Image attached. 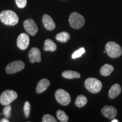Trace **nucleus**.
<instances>
[{"instance_id":"obj_1","label":"nucleus","mask_w":122,"mask_h":122,"mask_svg":"<svg viewBox=\"0 0 122 122\" xmlns=\"http://www.w3.org/2000/svg\"><path fill=\"white\" fill-rule=\"evenodd\" d=\"M0 19L4 24L11 26L16 25L19 22L18 15L10 10H3L0 14Z\"/></svg>"},{"instance_id":"obj_2","label":"nucleus","mask_w":122,"mask_h":122,"mask_svg":"<svg viewBox=\"0 0 122 122\" xmlns=\"http://www.w3.org/2000/svg\"><path fill=\"white\" fill-rule=\"evenodd\" d=\"M105 50L108 56L112 58L119 57L122 54V49L121 46L114 41L107 42L105 45Z\"/></svg>"},{"instance_id":"obj_3","label":"nucleus","mask_w":122,"mask_h":122,"mask_svg":"<svg viewBox=\"0 0 122 122\" xmlns=\"http://www.w3.org/2000/svg\"><path fill=\"white\" fill-rule=\"evenodd\" d=\"M84 84L86 89L92 93H97L102 88L101 81L94 77H89L86 79L85 81Z\"/></svg>"},{"instance_id":"obj_4","label":"nucleus","mask_w":122,"mask_h":122,"mask_svg":"<svg viewBox=\"0 0 122 122\" xmlns=\"http://www.w3.org/2000/svg\"><path fill=\"white\" fill-rule=\"evenodd\" d=\"M85 18L82 15L74 12L70 14L69 16V23L72 28L78 30L83 27L85 24Z\"/></svg>"},{"instance_id":"obj_5","label":"nucleus","mask_w":122,"mask_h":122,"mask_svg":"<svg viewBox=\"0 0 122 122\" xmlns=\"http://www.w3.org/2000/svg\"><path fill=\"white\" fill-rule=\"evenodd\" d=\"M18 98V94L13 90H6L2 93L0 96V103L1 105H6L10 104L12 102Z\"/></svg>"},{"instance_id":"obj_6","label":"nucleus","mask_w":122,"mask_h":122,"mask_svg":"<svg viewBox=\"0 0 122 122\" xmlns=\"http://www.w3.org/2000/svg\"><path fill=\"white\" fill-rule=\"evenodd\" d=\"M55 97L59 104L67 106L71 102V96L67 91L62 89H59L56 92Z\"/></svg>"},{"instance_id":"obj_7","label":"nucleus","mask_w":122,"mask_h":122,"mask_svg":"<svg viewBox=\"0 0 122 122\" xmlns=\"http://www.w3.org/2000/svg\"><path fill=\"white\" fill-rule=\"evenodd\" d=\"M25 64L22 61H15L10 62L5 68V71L9 74H13L20 72L24 69Z\"/></svg>"},{"instance_id":"obj_8","label":"nucleus","mask_w":122,"mask_h":122,"mask_svg":"<svg viewBox=\"0 0 122 122\" xmlns=\"http://www.w3.org/2000/svg\"><path fill=\"white\" fill-rule=\"evenodd\" d=\"M23 26L27 33L31 36H35L38 32V27L34 20L26 19L24 21Z\"/></svg>"},{"instance_id":"obj_9","label":"nucleus","mask_w":122,"mask_h":122,"mask_svg":"<svg viewBox=\"0 0 122 122\" xmlns=\"http://www.w3.org/2000/svg\"><path fill=\"white\" fill-rule=\"evenodd\" d=\"M30 44V37L26 33H22L17 39V46L20 50H24L28 48Z\"/></svg>"},{"instance_id":"obj_10","label":"nucleus","mask_w":122,"mask_h":122,"mask_svg":"<svg viewBox=\"0 0 122 122\" xmlns=\"http://www.w3.org/2000/svg\"><path fill=\"white\" fill-rule=\"evenodd\" d=\"M102 115L106 118L112 120L117 115V110L115 107L111 106H105L101 109Z\"/></svg>"},{"instance_id":"obj_11","label":"nucleus","mask_w":122,"mask_h":122,"mask_svg":"<svg viewBox=\"0 0 122 122\" xmlns=\"http://www.w3.org/2000/svg\"><path fill=\"white\" fill-rule=\"evenodd\" d=\"M28 57L30 62L32 63L35 62H40L41 61V51L39 49L37 48H32L30 50L28 53Z\"/></svg>"},{"instance_id":"obj_12","label":"nucleus","mask_w":122,"mask_h":122,"mask_svg":"<svg viewBox=\"0 0 122 122\" xmlns=\"http://www.w3.org/2000/svg\"><path fill=\"white\" fill-rule=\"evenodd\" d=\"M42 23L45 28L48 30H53L56 28V24L52 18L48 14H44L42 16Z\"/></svg>"},{"instance_id":"obj_13","label":"nucleus","mask_w":122,"mask_h":122,"mask_svg":"<svg viewBox=\"0 0 122 122\" xmlns=\"http://www.w3.org/2000/svg\"><path fill=\"white\" fill-rule=\"evenodd\" d=\"M50 81L47 79H42L38 83L36 87V93L40 94L45 92L50 86Z\"/></svg>"},{"instance_id":"obj_14","label":"nucleus","mask_w":122,"mask_h":122,"mask_svg":"<svg viewBox=\"0 0 122 122\" xmlns=\"http://www.w3.org/2000/svg\"><path fill=\"white\" fill-rule=\"evenodd\" d=\"M121 87L118 84H115L110 88L109 91V97L111 99L115 98L121 93Z\"/></svg>"},{"instance_id":"obj_15","label":"nucleus","mask_w":122,"mask_h":122,"mask_svg":"<svg viewBox=\"0 0 122 122\" xmlns=\"http://www.w3.org/2000/svg\"><path fill=\"white\" fill-rule=\"evenodd\" d=\"M62 75L64 78L68 79H78L80 77V74L79 72L74 71H70V70H66L62 72Z\"/></svg>"},{"instance_id":"obj_16","label":"nucleus","mask_w":122,"mask_h":122,"mask_svg":"<svg viewBox=\"0 0 122 122\" xmlns=\"http://www.w3.org/2000/svg\"><path fill=\"white\" fill-rule=\"evenodd\" d=\"M114 70V67L113 66L110 65V64H105L101 68L100 74L104 76H109L112 73Z\"/></svg>"},{"instance_id":"obj_17","label":"nucleus","mask_w":122,"mask_h":122,"mask_svg":"<svg viewBox=\"0 0 122 122\" xmlns=\"http://www.w3.org/2000/svg\"><path fill=\"white\" fill-rule=\"evenodd\" d=\"M44 50L45 51H49L53 52L57 50V45L51 40L46 39L44 42Z\"/></svg>"},{"instance_id":"obj_18","label":"nucleus","mask_w":122,"mask_h":122,"mask_svg":"<svg viewBox=\"0 0 122 122\" xmlns=\"http://www.w3.org/2000/svg\"><path fill=\"white\" fill-rule=\"evenodd\" d=\"M56 39L58 41L63 42V43H65V42H67L70 39V35L69 33L67 32H60L56 35Z\"/></svg>"},{"instance_id":"obj_19","label":"nucleus","mask_w":122,"mask_h":122,"mask_svg":"<svg viewBox=\"0 0 122 122\" xmlns=\"http://www.w3.org/2000/svg\"><path fill=\"white\" fill-rule=\"evenodd\" d=\"M87 101L86 97L85 96L80 94L76 97L75 104L78 107H83L87 103Z\"/></svg>"},{"instance_id":"obj_20","label":"nucleus","mask_w":122,"mask_h":122,"mask_svg":"<svg viewBox=\"0 0 122 122\" xmlns=\"http://www.w3.org/2000/svg\"><path fill=\"white\" fill-rule=\"evenodd\" d=\"M57 117L59 121L61 122H67L68 121V117L65 111L58 110L57 111Z\"/></svg>"},{"instance_id":"obj_21","label":"nucleus","mask_w":122,"mask_h":122,"mask_svg":"<svg viewBox=\"0 0 122 122\" xmlns=\"http://www.w3.org/2000/svg\"><path fill=\"white\" fill-rule=\"evenodd\" d=\"M85 52V49L84 48H80L78 50H76V51H75V52L73 53L72 55V58L73 59H76L78 58L81 57L82 55L84 54Z\"/></svg>"},{"instance_id":"obj_22","label":"nucleus","mask_w":122,"mask_h":122,"mask_svg":"<svg viewBox=\"0 0 122 122\" xmlns=\"http://www.w3.org/2000/svg\"><path fill=\"white\" fill-rule=\"evenodd\" d=\"M30 105L28 101H26L24 103V115H25V118H28L30 117Z\"/></svg>"},{"instance_id":"obj_23","label":"nucleus","mask_w":122,"mask_h":122,"mask_svg":"<svg viewBox=\"0 0 122 122\" xmlns=\"http://www.w3.org/2000/svg\"><path fill=\"white\" fill-rule=\"evenodd\" d=\"M11 106L10 104L6 105L3 110V114L5 116V117L7 119H9L11 117Z\"/></svg>"},{"instance_id":"obj_24","label":"nucleus","mask_w":122,"mask_h":122,"mask_svg":"<svg viewBox=\"0 0 122 122\" xmlns=\"http://www.w3.org/2000/svg\"><path fill=\"white\" fill-rule=\"evenodd\" d=\"M42 122H57V120L52 115L49 114H45L42 117Z\"/></svg>"},{"instance_id":"obj_25","label":"nucleus","mask_w":122,"mask_h":122,"mask_svg":"<svg viewBox=\"0 0 122 122\" xmlns=\"http://www.w3.org/2000/svg\"><path fill=\"white\" fill-rule=\"evenodd\" d=\"M16 5L19 8H24L27 5V0H15Z\"/></svg>"},{"instance_id":"obj_26","label":"nucleus","mask_w":122,"mask_h":122,"mask_svg":"<svg viewBox=\"0 0 122 122\" xmlns=\"http://www.w3.org/2000/svg\"><path fill=\"white\" fill-rule=\"evenodd\" d=\"M2 122H9V120H7V119H2V120H1Z\"/></svg>"},{"instance_id":"obj_27","label":"nucleus","mask_w":122,"mask_h":122,"mask_svg":"<svg viewBox=\"0 0 122 122\" xmlns=\"http://www.w3.org/2000/svg\"><path fill=\"white\" fill-rule=\"evenodd\" d=\"M119 120L118 119H113L112 120H111V122H118Z\"/></svg>"}]
</instances>
